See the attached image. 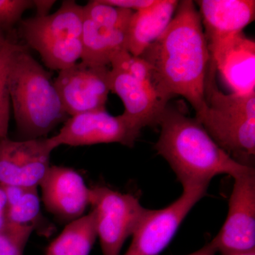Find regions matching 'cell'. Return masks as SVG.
<instances>
[{"mask_svg":"<svg viewBox=\"0 0 255 255\" xmlns=\"http://www.w3.org/2000/svg\"><path fill=\"white\" fill-rule=\"evenodd\" d=\"M138 57L155 70L166 100L182 96L200 118L211 55L194 1H179L165 31Z\"/></svg>","mask_w":255,"mask_h":255,"instance_id":"6da1fadb","label":"cell"},{"mask_svg":"<svg viewBox=\"0 0 255 255\" xmlns=\"http://www.w3.org/2000/svg\"><path fill=\"white\" fill-rule=\"evenodd\" d=\"M159 126L156 150L168 162L183 187H208L211 179L219 174L235 178L254 168L228 155L200 122L188 117L184 111L167 105Z\"/></svg>","mask_w":255,"mask_h":255,"instance_id":"7a4b0ae2","label":"cell"},{"mask_svg":"<svg viewBox=\"0 0 255 255\" xmlns=\"http://www.w3.org/2000/svg\"><path fill=\"white\" fill-rule=\"evenodd\" d=\"M9 91L18 130L26 140L42 138L69 118L50 74L24 47L11 64Z\"/></svg>","mask_w":255,"mask_h":255,"instance_id":"3957f363","label":"cell"},{"mask_svg":"<svg viewBox=\"0 0 255 255\" xmlns=\"http://www.w3.org/2000/svg\"><path fill=\"white\" fill-rule=\"evenodd\" d=\"M211 57L205 87V110L199 119L211 138L239 163L253 167L255 155V91L224 94L216 81Z\"/></svg>","mask_w":255,"mask_h":255,"instance_id":"277c9868","label":"cell"},{"mask_svg":"<svg viewBox=\"0 0 255 255\" xmlns=\"http://www.w3.org/2000/svg\"><path fill=\"white\" fill-rule=\"evenodd\" d=\"M90 201L95 213L102 254L121 255L124 243L135 232L147 209L132 194L105 186L90 188Z\"/></svg>","mask_w":255,"mask_h":255,"instance_id":"5b68a950","label":"cell"},{"mask_svg":"<svg viewBox=\"0 0 255 255\" xmlns=\"http://www.w3.org/2000/svg\"><path fill=\"white\" fill-rule=\"evenodd\" d=\"M221 255L255 251V170L234 178L226 222L211 242Z\"/></svg>","mask_w":255,"mask_h":255,"instance_id":"8992f818","label":"cell"},{"mask_svg":"<svg viewBox=\"0 0 255 255\" xmlns=\"http://www.w3.org/2000/svg\"><path fill=\"white\" fill-rule=\"evenodd\" d=\"M141 129L124 114L114 117L105 110L70 117L59 132L50 137L55 147L117 142L132 147Z\"/></svg>","mask_w":255,"mask_h":255,"instance_id":"52a82bcc","label":"cell"},{"mask_svg":"<svg viewBox=\"0 0 255 255\" xmlns=\"http://www.w3.org/2000/svg\"><path fill=\"white\" fill-rule=\"evenodd\" d=\"M207 188L183 187L182 196L171 205L162 209H147L123 255H158L168 246L189 211L205 195Z\"/></svg>","mask_w":255,"mask_h":255,"instance_id":"ba28073f","label":"cell"},{"mask_svg":"<svg viewBox=\"0 0 255 255\" xmlns=\"http://www.w3.org/2000/svg\"><path fill=\"white\" fill-rule=\"evenodd\" d=\"M53 83L70 117L106 110L111 91L110 70L107 66L76 63L60 71Z\"/></svg>","mask_w":255,"mask_h":255,"instance_id":"9c48e42d","label":"cell"},{"mask_svg":"<svg viewBox=\"0 0 255 255\" xmlns=\"http://www.w3.org/2000/svg\"><path fill=\"white\" fill-rule=\"evenodd\" d=\"M56 147L50 138L0 140V185L38 187L50 167Z\"/></svg>","mask_w":255,"mask_h":255,"instance_id":"30bf717a","label":"cell"},{"mask_svg":"<svg viewBox=\"0 0 255 255\" xmlns=\"http://www.w3.org/2000/svg\"><path fill=\"white\" fill-rule=\"evenodd\" d=\"M39 186L46 209L63 221L71 222L82 217L90 205V188L70 167L50 165Z\"/></svg>","mask_w":255,"mask_h":255,"instance_id":"8fae6325","label":"cell"},{"mask_svg":"<svg viewBox=\"0 0 255 255\" xmlns=\"http://www.w3.org/2000/svg\"><path fill=\"white\" fill-rule=\"evenodd\" d=\"M195 4L209 50L241 33L255 20L254 0H199Z\"/></svg>","mask_w":255,"mask_h":255,"instance_id":"7c38bea8","label":"cell"},{"mask_svg":"<svg viewBox=\"0 0 255 255\" xmlns=\"http://www.w3.org/2000/svg\"><path fill=\"white\" fill-rule=\"evenodd\" d=\"M110 90L123 102L124 114L140 129L159 125L167 105L157 92L147 84L122 69L110 70Z\"/></svg>","mask_w":255,"mask_h":255,"instance_id":"4fadbf2b","label":"cell"},{"mask_svg":"<svg viewBox=\"0 0 255 255\" xmlns=\"http://www.w3.org/2000/svg\"><path fill=\"white\" fill-rule=\"evenodd\" d=\"M217 70L235 93L255 91V43L243 32L209 50Z\"/></svg>","mask_w":255,"mask_h":255,"instance_id":"5bb4252c","label":"cell"},{"mask_svg":"<svg viewBox=\"0 0 255 255\" xmlns=\"http://www.w3.org/2000/svg\"><path fill=\"white\" fill-rule=\"evenodd\" d=\"M83 23V6L66 0L53 14L20 21V29L25 41L34 49L50 42L81 38Z\"/></svg>","mask_w":255,"mask_h":255,"instance_id":"9a60e30c","label":"cell"},{"mask_svg":"<svg viewBox=\"0 0 255 255\" xmlns=\"http://www.w3.org/2000/svg\"><path fill=\"white\" fill-rule=\"evenodd\" d=\"M179 2L177 0H155L149 7L132 13L128 28V50L130 54L140 56L164 33Z\"/></svg>","mask_w":255,"mask_h":255,"instance_id":"2e32d148","label":"cell"},{"mask_svg":"<svg viewBox=\"0 0 255 255\" xmlns=\"http://www.w3.org/2000/svg\"><path fill=\"white\" fill-rule=\"evenodd\" d=\"M82 62L107 66L114 55L128 50V29L108 27L84 17Z\"/></svg>","mask_w":255,"mask_h":255,"instance_id":"e0dca14e","label":"cell"},{"mask_svg":"<svg viewBox=\"0 0 255 255\" xmlns=\"http://www.w3.org/2000/svg\"><path fill=\"white\" fill-rule=\"evenodd\" d=\"M97 236L95 213L71 221L50 243L46 255H89Z\"/></svg>","mask_w":255,"mask_h":255,"instance_id":"ac0fdd59","label":"cell"},{"mask_svg":"<svg viewBox=\"0 0 255 255\" xmlns=\"http://www.w3.org/2000/svg\"><path fill=\"white\" fill-rule=\"evenodd\" d=\"M7 198V221L14 226H32L40 217L38 187L3 186Z\"/></svg>","mask_w":255,"mask_h":255,"instance_id":"d6986e66","label":"cell"},{"mask_svg":"<svg viewBox=\"0 0 255 255\" xmlns=\"http://www.w3.org/2000/svg\"><path fill=\"white\" fill-rule=\"evenodd\" d=\"M39 53L42 60L51 70H65L75 65L82 59L81 38H70L50 42L34 48Z\"/></svg>","mask_w":255,"mask_h":255,"instance_id":"ffe728a7","label":"cell"},{"mask_svg":"<svg viewBox=\"0 0 255 255\" xmlns=\"http://www.w3.org/2000/svg\"><path fill=\"white\" fill-rule=\"evenodd\" d=\"M23 48L14 40L8 38L0 48V140L7 137L10 118L9 75L15 56Z\"/></svg>","mask_w":255,"mask_h":255,"instance_id":"44dd1931","label":"cell"},{"mask_svg":"<svg viewBox=\"0 0 255 255\" xmlns=\"http://www.w3.org/2000/svg\"><path fill=\"white\" fill-rule=\"evenodd\" d=\"M84 17L108 27L128 28L133 11L105 4L102 0L90 1L83 6Z\"/></svg>","mask_w":255,"mask_h":255,"instance_id":"7402d4cb","label":"cell"},{"mask_svg":"<svg viewBox=\"0 0 255 255\" xmlns=\"http://www.w3.org/2000/svg\"><path fill=\"white\" fill-rule=\"evenodd\" d=\"M33 7L31 0H0V29L9 31L21 21L24 11Z\"/></svg>","mask_w":255,"mask_h":255,"instance_id":"603a6c76","label":"cell"},{"mask_svg":"<svg viewBox=\"0 0 255 255\" xmlns=\"http://www.w3.org/2000/svg\"><path fill=\"white\" fill-rule=\"evenodd\" d=\"M35 228L24 226L14 232L0 233V255H23Z\"/></svg>","mask_w":255,"mask_h":255,"instance_id":"cb8c5ba5","label":"cell"},{"mask_svg":"<svg viewBox=\"0 0 255 255\" xmlns=\"http://www.w3.org/2000/svg\"><path fill=\"white\" fill-rule=\"evenodd\" d=\"M155 1V0H102V2L105 4L130 10L133 12L149 7Z\"/></svg>","mask_w":255,"mask_h":255,"instance_id":"d4e9b609","label":"cell"},{"mask_svg":"<svg viewBox=\"0 0 255 255\" xmlns=\"http://www.w3.org/2000/svg\"><path fill=\"white\" fill-rule=\"evenodd\" d=\"M16 226L7 221V198L3 186L0 185V233L14 232Z\"/></svg>","mask_w":255,"mask_h":255,"instance_id":"484cf974","label":"cell"},{"mask_svg":"<svg viewBox=\"0 0 255 255\" xmlns=\"http://www.w3.org/2000/svg\"><path fill=\"white\" fill-rule=\"evenodd\" d=\"M33 7L36 10V16L37 17L47 16L51 9L52 6L54 5L55 1L52 0H34L33 1Z\"/></svg>","mask_w":255,"mask_h":255,"instance_id":"4316f807","label":"cell"},{"mask_svg":"<svg viewBox=\"0 0 255 255\" xmlns=\"http://www.w3.org/2000/svg\"><path fill=\"white\" fill-rule=\"evenodd\" d=\"M216 253L214 247L211 246V243H209L199 251L187 255H216Z\"/></svg>","mask_w":255,"mask_h":255,"instance_id":"83f0119b","label":"cell"},{"mask_svg":"<svg viewBox=\"0 0 255 255\" xmlns=\"http://www.w3.org/2000/svg\"><path fill=\"white\" fill-rule=\"evenodd\" d=\"M7 38L8 37L6 36L4 32L2 30L0 29V48L3 46V45L4 44Z\"/></svg>","mask_w":255,"mask_h":255,"instance_id":"f1b7e54d","label":"cell"},{"mask_svg":"<svg viewBox=\"0 0 255 255\" xmlns=\"http://www.w3.org/2000/svg\"><path fill=\"white\" fill-rule=\"evenodd\" d=\"M237 255H255V251L252 253H246V254Z\"/></svg>","mask_w":255,"mask_h":255,"instance_id":"f546056e","label":"cell"}]
</instances>
